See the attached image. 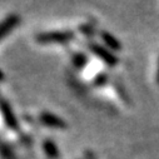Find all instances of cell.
<instances>
[{
  "mask_svg": "<svg viewBox=\"0 0 159 159\" xmlns=\"http://www.w3.org/2000/svg\"><path fill=\"white\" fill-rule=\"evenodd\" d=\"M75 38V33L71 30H57V31H45L35 36V40L39 44L50 45V44H68Z\"/></svg>",
  "mask_w": 159,
  "mask_h": 159,
  "instance_id": "cell-1",
  "label": "cell"
},
{
  "mask_svg": "<svg viewBox=\"0 0 159 159\" xmlns=\"http://www.w3.org/2000/svg\"><path fill=\"white\" fill-rule=\"evenodd\" d=\"M87 47H88L89 52H92L97 58H99L105 65H108L110 68H114L118 64V61H119L118 57L111 50H109L108 48H105V47H103V45H100L95 42H89L87 44Z\"/></svg>",
  "mask_w": 159,
  "mask_h": 159,
  "instance_id": "cell-2",
  "label": "cell"
},
{
  "mask_svg": "<svg viewBox=\"0 0 159 159\" xmlns=\"http://www.w3.org/2000/svg\"><path fill=\"white\" fill-rule=\"evenodd\" d=\"M20 21H21V19L18 14H11V15L7 16L0 23V40L4 39L5 36H8L20 24Z\"/></svg>",
  "mask_w": 159,
  "mask_h": 159,
  "instance_id": "cell-3",
  "label": "cell"
},
{
  "mask_svg": "<svg viewBox=\"0 0 159 159\" xmlns=\"http://www.w3.org/2000/svg\"><path fill=\"white\" fill-rule=\"evenodd\" d=\"M99 36H100V39H102V42L104 43L105 48H108L109 50H111V52H120V50H122L123 47H122L120 42H119L118 39H116L113 34H110L109 31L102 30V31L99 33Z\"/></svg>",
  "mask_w": 159,
  "mask_h": 159,
  "instance_id": "cell-4",
  "label": "cell"
},
{
  "mask_svg": "<svg viewBox=\"0 0 159 159\" xmlns=\"http://www.w3.org/2000/svg\"><path fill=\"white\" fill-rule=\"evenodd\" d=\"M71 63L76 68V69H84L88 63H89V59L85 54L83 53H75L73 57H71Z\"/></svg>",
  "mask_w": 159,
  "mask_h": 159,
  "instance_id": "cell-5",
  "label": "cell"
},
{
  "mask_svg": "<svg viewBox=\"0 0 159 159\" xmlns=\"http://www.w3.org/2000/svg\"><path fill=\"white\" fill-rule=\"evenodd\" d=\"M79 31L82 34L87 35V36H93L95 34V25L93 23H88V24H83L79 26Z\"/></svg>",
  "mask_w": 159,
  "mask_h": 159,
  "instance_id": "cell-6",
  "label": "cell"
},
{
  "mask_svg": "<svg viewBox=\"0 0 159 159\" xmlns=\"http://www.w3.org/2000/svg\"><path fill=\"white\" fill-rule=\"evenodd\" d=\"M107 82H108V75L102 73V74H98V75L95 76V79H94V85H95V87H103V85L107 84Z\"/></svg>",
  "mask_w": 159,
  "mask_h": 159,
  "instance_id": "cell-7",
  "label": "cell"
},
{
  "mask_svg": "<svg viewBox=\"0 0 159 159\" xmlns=\"http://www.w3.org/2000/svg\"><path fill=\"white\" fill-rule=\"evenodd\" d=\"M157 82L159 84V63H158V70H157Z\"/></svg>",
  "mask_w": 159,
  "mask_h": 159,
  "instance_id": "cell-8",
  "label": "cell"
},
{
  "mask_svg": "<svg viewBox=\"0 0 159 159\" xmlns=\"http://www.w3.org/2000/svg\"><path fill=\"white\" fill-rule=\"evenodd\" d=\"M3 78H4V75H3L2 73H0V80H2V79H3Z\"/></svg>",
  "mask_w": 159,
  "mask_h": 159,
  "instance_id": "cell-9",
  "label": "cell"
}]
</instances>
